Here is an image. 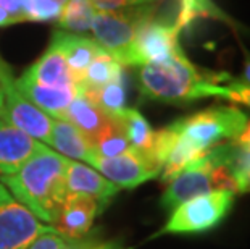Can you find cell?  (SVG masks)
<instances>
[{
    "mask_svg": "<svg viewBox=\"0 0 250 249\" xmlns=\"http://www.w3.org/2000/svg\"><path fill=\"white\" fill-rule=\"evenodd\" d=\"M226 73L197 68L181 49L160 62L139 67L137 86L146 99L163 104L186 105L207 97H220Z\"/></svg>",
    "mask_w": 250,
    "mask_h": 249,
    "instance_id": "obj_1",
    "label": "cell"
},
{
    "mask_svg": "<svg viewBox=\"0 0 250 249\" xmlns=\"http://www.w3.org/2000/svg\"><path fill=\"white\" fill-rule=\"evenodd\" d=\"M68 160L70 158L44 146L18 172L0 175V183L37 219L54 226L66 198Z\"/></svg>",
    "mask_w": 250,
    "mask_h": 249,
    "instance_id": "obj_2",
    "label": "cell"
},
{
    "mask_svg": "<svg viewBox=\"0 0 250 249\" xmlns=\"http://www.w3.org/2000/svg\"><path fill=\"white\" fill-rule=\"evenodd\" d=\"M249 116L236 105H213L171 123L176 133L202 154L226 141L237 139Z\"/></svg>",
    "mask_w": 250,
    "mask_h": 249,
    "instance_id": "obj_3",
    "label": "cell"
},
{
    "mask_svg": "<svg viewBox=\"0 0 250 249\" xmlns=\"http://www.w3.org/2000/svg\"><path fill=\"white\" fill-rule=\"evenodd\" d=\"M155 0L121 10L97 12L90 31L94 41L121 65H129V55L136 36L147 21L153 20Z\"/></svg>",
    "mask_w": 250,
    "mask_h": 249,
    "instance_id": "obj_4",
    "label": "cell"
},
{
    "mask_svg": "<svg viewBox=\"0 0 250 249\" xmlns=\"http://www.w3.org/2000/svg\"><path fill=\"white\" fill-rule=\"evenodd\" d=\"M234 198L236 194L231 191H215L186 201L171 210V215L160 233L194 235L215 228L229 214Z\"/></svg>",
    "mask_w": 250,
    "mask_h": 249,
    "instance_id": "obj_5",
    "label": "cell"
},
{
    "mask_svg": "<svg viewBox=\"0 0 250 249\" xmlns=\"http://www.w3.org/2000/svg\"><path fill=\"white\" fill-rule=\"evenodd\" d=\"M54 231L0 183V249H28L41 235Z\"/></svg>",
    "mask_w": 250,
    "mask_h": 249,
    "instance_id": "obj_6",
    "label": "cell"
},
{
    "mask_svg": "<svg viewBox=\"0 0 250 249\" xmlns=\"http://www.w3.org/2000/svg\"><path fill=\"white\" fill-rule=\"evenodd\" d=\"M3 112L0 118L7 123L13 125L15 128L21 130L23 133L29 135L34 139L41 141L42 144L49 146L50 133L54 118L41 109H37L34 104H31L28 99H24L15 88V79L8 65L3 68Z\"/></svg>",
    "mask_w": 250,
    "mask_h": 249,
    "instance_id": "obj_7",
    "label": "cell"
},
{
    "mask_svg": "<svg viewBox=\"0 0 250 249\" xmlns=\"http://www.w3.org/2000/svg\"><path fill=\"white\" fill-rule=\"evenodd\" d=\"M102 177H105L120 189H134L139 184L160 177L162 167L150 157L136 149L126 151L115 157H97L92 165Z\"/></svg>",
    "mask_w": 250,
    "mask_h": 249,
    "instance_id": "obj_8",
    "label": "cell"
},
{
    "mask_svg": "<svg viewBox=\"0 0 250 249\" xmlns=\"http://www.w3.org/2000/svg\"><path fill=\"white\" fill-rule=\"evenodd\" d=\"M181 29L174 24L150 20L139 29L132 44L129 67H144L160 62L181 50Z\"/></svg>",
    "mask_w": 250,
    "mask_h": 249,
    "instance_id": "obj_9",
    "label": "cell"
},
{
    "mask_svg": "<svg viewBox=\"0 0 250 249\" xmlns=\"http://www.w3.org/2000/svg\"><path fill=\"white\" fill-rule=\"evenodd\" d=\"M104 207V204L87 196L66 194L54 228L65 240L79 241L90 231L95 217L102 212Z\"/></svg>",
    "mask_w": 250,
    "mask_h": 249,
    "instance_id": "obj_10",
    "label": "cell"
},
{
    "mask_svg": "<svg viewBox=\"0 0 250 249\" xmlns=\"http://www.w3.org/2000/svg\"><path fill=\"white\" fill-rule=\"evenodd\" d=\"M45 144L0 118V175L18 172Z\"/></svg>",
    "mask_w": 250,
    "mask_h": 249,
    "instance_id": "obj_11",
    "label": "cell"
},
{
    "mask_svg": "<svg viewBox=\"0 0 250 249\" xmlns=\"http://www.w3.org/2000/svg\"><path fill=\"white\" fill-rule=\"evenodd\" d=\"M65 186L66 194L87 196L104 205H107L108 201L113 199L120 191L118 186L102 177L95 168L76 160H68Z\"/></svg>",
    "mask_w": 250,
    "mask_h": 249,
    "instance_id": "obj_12",
    "label": "cell"
},
{
    "mask_svg": "<svg viewBox=\"0 0 250 249\" xmlns=\"http://www.w3.org/2000/svg\"><path fill=\"white\" fill-rule=\"evenodd\" d=\"M15 88L24 99H28L31 104H34L42 112L50 115L52 118L63 120L66 109L70 107L73 99L78 96L79 86L70 88H47L36 84L26 78L15 79Z\"/></svg>",
    "mask_w": 250,
    "mask_h": 249,
    "instance_id": "obj_13",
    "label": "cell"
},
{
    "mask_svg": "<svg viewBox=\"0 0 250 249\" xmlns=\"http://www.w3.org/2000/svg\"><path fill=\"white\" fill-rule=\"evenodd\" d=\"M50 44L57 45L65 55L66 63L70 67V71L74 81L79 86L84 78L87 67L99 54H102L104 49L94 39H89L86 36H79L68 31H55L52 36Z\"/></svg>",
    "mask_w": 250,
    "mask_h": 249,
    "instance_id": "obj_14",
    "label": "cell"
},
{
    "mask_svg": "<svg viewBox=\"0 0 250 249\" xmlns=\"http://www.w3.org/2000/svg\"><path fill=\"white\" fill-rule=\"evenodd\" d=\"M21 76L47 88L78 86L70 71V67H68L65 55L54 44H50L45 54L33 67H29Z\"/></svg>",
    "mask_w": 250,
    "mask_h": 249,
    "instance_id": "obj_15",
    "label": "cell"
},
{
    "mask_svg": "<svg viewBox=\"0 0 250 249\" xmlns=\"http://www.w3.org/2000/svg\"><path fill=\"white\" fill-rule=\"evenodd\" d=\"M49 146L54 147L55 152L62 154L63 157L70 158V160L73 158L84 160L90 167L94 165L99 157L94 146L87 141V137L66 120L54 118Z\"/></svg>",
    "mask_w": 250,
    "mask_h": 249,
    "instance_id": "obj_16",
    "label": "cell"
},
{
    "mask_svg": "<svg viewBox=\"0 0 250 249\" xmlns=\"http://www.w3.org/2000/svg\"><path fill=\"white\" fill-rule=\"evenodd\" d=\"M111 116L113 115L105 113L102 109H99L94 102H90V100L79 91L78 96L74 97L73 102L70 104V107L66 109L63 120L70 121L73 126H76V128L87 137V141L90 144H94V141L97 139L99 135L107 128Z\"/></svg>",
    "mask_w": 250,
    "mask_h": 249,
    "instance_id": "obj_17",
    "label": "cell"
},
{
    "mask_svg": "<svg viewBox=\"0 0 250 249\" xmlns=\"http://www.w3.org/2000/svg\"><path fill=\"white\" fill-rule=\"evenodd\" d=\"M115 116L120 120V123L123 125L126 137H127V141H129L132 149L139 151L150 157L153 141H155V130H153L150 123L146 120V116H144L139 110L127 109V107H125Z\"/></svg>",
    "mask_w": 250,
    "mask_h": 249,
    "instance_id": "obj_18",
    "label": "cell"
},
{
    "mask_svg": "<svg viewBox=\"0 0 250 249\" xmlns=\"http://www.w3.org/2000/svg\"><path fill=\"white\" fill-rule=\"evenodd\" d=\"M123 78V65L118 63L113 57H110L107 52H102L90 62L79 88L95 89L105 86L108 83H113L116 79Z\"/></svg>",
    "mask_w": 250,
    "mask_h": 249,
    "instance_id": "obj_19",
    "label": "cell"
},
{
    "mask_svg": "<svg viewBox=\"0 0 250 249\" xmlns=\"http://www.w3.org/2000/svg\"><path fill=\"white\" fill-rule=\"evenodd\" d=\"M84 96H86L90 102H94L99 109H102L105 113L116 115L121 112L126 105V91H125V78L116 79L113 83H108L105 86L95 88V89H84L79 88Z\"/></svg>",
    "mask_w": 250,
    "mask_h": 249,
    "instance_id": "obj_20",
    "label": "cell"
},
{
    "mask_svg": "<svg viewBox=\"0 0 250 249\" xmlns=\"http://www.w3.org/2000/svg\"><path fill=\"white\" fill-rule=\"evenodd\" d=\"M97 10L90 0H68L58 17V26L63 31L84 33L89 31Z\"/></svg>",
    "mask_w": 250,
    "mask_h": 249,
    "instance_id": "obj_21",
    "label": "cell"
},
{
    "mask_svg": "<svg viewBox=\"0 0 250 249\" xmlns=\"http://www.w3.org/2000/svg\"><path fill=\"white\" fill-rule=\"evenodd\" d=\"M92 146L95 152H97V156L104 158L120 156V154L131 149V144L126 137L123 125L120 123V120L116 116H111L107 128L99 135Z\"/></svg>",
    "mask_w": 250,
    "mask_h": 249,
    "instance_id": "obj_22",
    "label": "cell"
},
{
    "mask_svg": "<svg viewBox=\"0 0 250 249\" xmlns=\"http://www.w3.org/2000/svg\"><path fill=\"white\" fill-rule=\"evenodd\" d=\"M229 173L234 183V193H250V149L234 141V151L229 160Z\"/></svg>",
    "mask_w": 250,
    "mask_h": 249,
    "instance_id": "obj_23",
    "label": "cell"
},
{
    "mask_svg": "<svg viewBox=\"0 0 250 249\" xmlns=\"http://www.w3.org/2000/svg\"><path fill=\"white\" fill-rule=\"evenodd\" d=\"M63 5L55 0H26L24 17L26 21H49L58 20Z\"/></svg>",
    "mask_w": 250,
    "mask_h": 249,
    "instance_id": "obj_24",
    "label": "cell"
},
{
    "mask_svg": "<svg viewBox=\"0 0 250 249\" xmlns=\"http://www.w3.org/2000/svg\"><path fill=\"white\" fill-rule=\"evenodd\" d=\"M220 99H226L231 100V102L250 107V86L247 83H244L242 79H234L228 75L225 84H221Z\"/></svg>",
    "mask_w": 250,
    "mask_h": 249,
    "instance_id": "obj_25",
    "label": "cell"
},
{
    "mask_svg": "<svg viewBox=\"0 0 250 249\" xmlns=\"http://www.w3.org/2000/svg\"><path fill=\"white\" fill-rule=\"evenodd\" d=\"M86 245L78 241H68L62 238L57 231L41 235L28 249H83Z\"/></svg>",
    "mask_w": 250,
    "mask_h": 249,
    "instance_id": "obj_26",
    "label": "cell"
},
{
    "mask_svg": "<svg viewBox=\"0 0 250 249\" xmlns=\"http://www.w3.org/2000/svg\"><path fill=\"white\" fill-rule=\"evenodd\" d=\"M97 12H105V10H121L127 7H136V5L150 3L153 0H90Z\"/></svg>",
    "mask_w": 250,
    "mask_h": 249,
    "instance_id": "obj_27",
    "label": "cell"
},
{
    "mask_svg": "<svg viewBox=\"0 0 250 249\" xmlns=\"http://www.w3.org/2000/svg\"><path fill=\"white\" fill-rule=\"evenodd\" d=\"M24 3L26 0H0V8L15 17L18 21H26L24 17Z\"/></svg>",
    "mask_w": 250,
    "mask_h": 249,
    "instance_id": "obj_28",
    "label": "cell"
},
{
    "mask_svg": "<svg viewBox=\"0 0 250 249\" xmlns=\"http://www.w3.org/2000/svg\"><path fill=\"white\" fill-rule=\"evenodd\" d=\"M234 141H236L239 146L247 147V149H250V118L247 120L246 126H244L242 133L239 135V136H237V139H234Z\"/></svg>",
    "mask_w": 250,
    "mask_h": 249,
    "instance_id": "obj_29",
    "label": "cell"
},
{
    "mask_svg": "<svg viewBox=\"0 0 250 249\" xmlns=\"http://www.w3.org/2000/svg\"><path fill=\"white\" fill-rule=\"evenodd\" d=\"M15 23H20V21L12 17L10 13L5 12L3 8H0V28H3V26H10V24H15Z\"/></svg>",
    "mask_w": 250,
    "mask_h": 249,
    "instance_id": "obj_30",
    "label": "cell"
},
{
    "mask_svg": "<svg viewBox=\"0 0 250 249\" xmlns=\"http://www.w3.org/2000/svg\"><path fill=\"white\" fill-rule=\"evenodd\" d=\"M242 81L250 86V54H244V68H242Z\"/></svg>",
    "mask_w": 250,
    "mask_h": 249,
    "instance_id": "obj_31",
    "label": "cell"
},
{
    "mask_svg": "<svg viewBox=\"0 0 250 249\" xmlns=\"http://www.w3.org/2000/svg\"><path fill=\"white\" fill-rule=\"evenodd\" d=\"M5 63L2 58H0V116H2V112H3V68H5Z\"/></svg>",
    "mask_w": 250,
    "mask_h": 249,
    "instance_id": "obj_32",
    "label": "cell"
},
{
    "mask_svg": "<svg viewBox=\"0 0 250 249\" xmlns=\"http://www.w3.org/2000/svg\"><path fill=\"white\" fill-rule=\"evenodd\" d=\"M92 249H126V248H121L118 243H105V245H100Z\"/></svg>",
    "mask_w": 250,
    "mask_h": 249,
    "instance_id": "obj_33",
    "label": "cell"
},
{
    "mask_svg": "<svg viewBox=\"0 0 250 249\" xmlns=\"http://www.w3.org/2000/svg\"><path fill=\"white\" fill-rule=\"evenodd\" d=\"M55 2H58V3H62V5H63V7H65V3L68 2V0H55Z\"/></svg>",
    "mask_w": 250,
    "mask_h": 249,
    "instance_id": "obj_34",
    "label": "cell"
}]
</instances>
